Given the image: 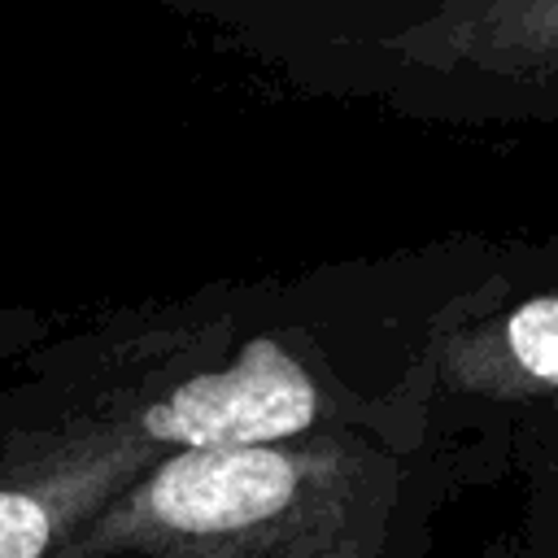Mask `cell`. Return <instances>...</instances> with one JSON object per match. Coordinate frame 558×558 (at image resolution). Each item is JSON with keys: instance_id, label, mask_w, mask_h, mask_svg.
Here are the masks:
<instances>
[{"instance_id": "cell-1", "label": "cell", "mask_w": 558, "mask_h": 558, "mask_svg": "<svg viewBox=\"0 0 558 558\" xmlns=\"http://www.w3.org/2000/svg\"><path fill=\"white\" fill-rule=\"evenodd\" d=\"M488 253L493 235L458 231L283 279H214L96 314L13 366L122 418L161 458L318 432L418 453L427 340Z\"/></svg>"}, {"instance_id": "cell-2", "label": "cell", "mask_w": 558, "mask_h": 558, "mask_svg": "<svg viewBox=\"0 0 558 558\" xmlns=\"http://www.w3.org/2000/svg\"><path fill=\"white\" fill-rule=\"evenodd\" d=\"M453 501L436 462L357 432L183 449L52 558H427Z\"/></svg>"}, {"instance_id": "cell-3", "label": "cell", "mask_w": 558, "mask_h": 558, "mask_svg": "<svg viewBox=\"0 0 558 558\" xmlns=\"http://www.w3.org/2000/svg\"><path fill=\"white\" fill-rule=\"evenodd\" d=\"M301 96L440 126H558V0H170Z\"/></svg>"}, {"instance_id": "cell-4", "label": "cell", "mask_w": 558, "mask_h": 558, "mask_svg": "<svg viewBox=\"0 0 558 558\" xmlns=\"http://www.w3.org/2000/svg\"><path fill=\"white\" fill-rule=\"evenodd\" d=\"M418 449L453 501L558 480V235H493L423 362Z\"/></svg>"}, {"instance_id": "cell-5", "label": "cell", "mask_w": 558, "mask_h": 558, "mask_svg": "<svg viewBox=\"0 0 558 558\" xmlns=\"http://www.w3.org/2000/svg\"><path fill=\"white\" fill-rule=\"evenodd\" d=\"M161 453L83 397L17 375L0 388V558H52Z\"/></svg>"}, {"instance_id": "cell-6", "label": "cell", "mask_w": 558, "mask_h": 558, "mask_svg": "<svg viewBox=\"0 0 558 558\" xmlns=\"http://www.w3.org/2000/svg\"><path fill=\"white\" fill-rule=\"evenodd\" d=\"M475 558H558V514L519 501V514L488 536Z\"/></svg>"}, {"instance_id": "cell-7", "label": "cell", "mask_w": 558, "mask_h": 558, "mask_svg": "<svg viewBox=\"0 0 558 558\" xmlns=\"http://www.w3.org/2000/svg\"><path fill=\"white\" fill-rule=\"evenodd\" d=\"M57 336V318L31 305H0V371L13 366L22 353Z\"/></svg>"}, {"instance_id": "cell-8", "label": "cell", "mask_w": 558, "mask_h": 558, "mask_svg": "<svg viewBox=\"0 0 558 558\" xmlns=\"http://www.w3.org/2000/svg\"><path fill=\"white\" fill-rule=\"evenodd\" d=\"M523 506H536V510H549V514H558V480H549V484H536V488H523Z\"/></svg>"}]
</instances>
